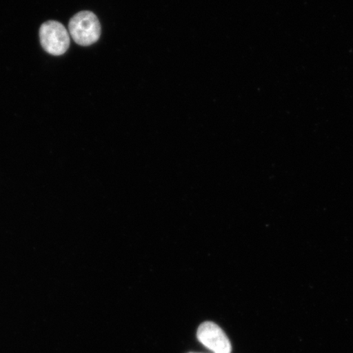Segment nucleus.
Here are the masks:
<instances>
[{
	"mask_svg": "<svg viewBox=\"0 0 353 353\" xmlns=\"http://www.w3.org/2000/svg\"><path fill=\"white\" fill-rule=\"evenodd\" d=\"M69 32L73 41L79 46H90L100 38V22L92 12H78L69 22Z\"/></svg>",
	"mask_w": 353,
	"mask_h": 353,
	"instance_id": "f257e3e1",
	"label": "nucleus"
},
{
	"mask_svg": "<svg viewBox=\"0 0 353 353\" xmlns=\"http://www.w3.org/2000/svg\"><path fill=\"white\" fill-rule=\"evenodd\" d=\"M39 39L43 50L51 55H63L70 47L69 33L59 21L44 22L39 29Z\"/></svg>",
	"mask_w": 353,
	"mask_h": 353,
	"instance_id": "f03ea898",
	"label": "nucleus"
},
{
	"mask_svg": "<svg viewBox=\"0 0 353 353\" xmlns=\"http://www.w3.org/2000/svg\"><path fill=\"white\" fill-rule=\"evenodd\" d=\"M199 341L214 353H231L232 345L224 331L214 322L206 321L197 331Z\"/></svg>",
	"mask_w": 353,
	"mask_h": 353,
	"instance_id": "7ed1b4c3",
	"label": "nucleus"
}]
</instances>
